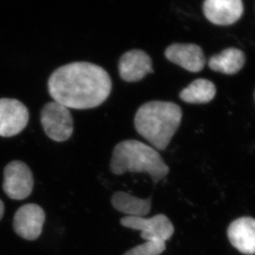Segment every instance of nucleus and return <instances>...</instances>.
<instances>
[{
    "label": "nucleus",
    "instance_id": "1",
    "mask_svg": "<svg viewBox=\"0 0 255 255\" xmlns=\"http://www.w3.org/2000/svg\"><path fill=\"white\" fill-rule=\"evenodd\" d=\"M54 101L66 108L87 110L101 106L112 90L108 72L91 62H76L57 68L47 82Z\"/></svg>",
    "mask_w": 255,
    "mask_h": 255
},
{
    "label": "nucleus",
    "instance_id": "2",
    "mask_svg": "<svg viewBox=\"0 0 255 255\" xmlns=\"http://www.w3.org/2000/svg\"><path fill=\"white\" fill-rule=\"evenodd\" d=\"M182 118V109L169 101H149L140 106L134 117L137 132L153 148L164 150L177 132Z\"/></svg>",
    "mask_w": 255,
    "mask_h": 255
},
{
    "label": "nucleus",
    "instance_id": "3",
    "mask_svg": "<svg viewBox=\"0 0 255 255\" xmlns=\"http://www.w3.org/2000/svg\"><path fill=\"white\" fill-rule=\"evenodd\" d=\"M110 166L111 172L116 175L147 172L154 184L169 172V167L157 150L133 139L124 140L116 145Z\"/></svg>",
    "mask_w": 255,
    "mask_h": 255
},
{
    "label": "nucleus",
    "instance_id": "4",
    "mask_svg": "<svg viewBox=\"0 0 255 255\" xmlns=\"http://www.w3.org/2000/svg\"><path fill=\"white\" fill-rule=\"evenodd\" d=\"M41 124L47 137L56 142H64L73 133V119L68 108L53 101L42 108Z\"/></svg>",
    "mask_w": 255,
    "mask_h": 255
},
{
    "label": "nucleus",
    "instance_id": "5",
    "mask_svg": "<svg viewBox=\"0 0 255 255\" xmlns=\"http://www.w3.org/2000/svg\"><path fill=\"white\" fill-rule=\"evenodd\" d=\"M122 226L141 231L140 236L146 241H168L174 233V226L168 217L158 214L151 218L126 216L121 220Z\"/></svg>",
    "mask_w": 255,
    "mask_h": 255
},
{
    "label": "nucleus",
    "instance_id": "6",
    "mask_svg": "<svg viewBox=\"0 0 255 255\" xmlns=\"http://www.w3.org/2000/svg\"><path fill=\"white\" fill-rule=\"evenodd\" d=\"M32 172L24 162L12 161L5 167L2 188L12 200H23L30 196L33 189Z\"/></svg>",
    "mask_w": 255,
    "mask_h": 255
},
{
    "label": "nucleus",
    "instance_id": "7",
    "mask_svg": "<svg viewBox=\"0 0 255 255\" xmlns=\"http://www.w3.org/2000/svg\"><path fill=\"white\" fill-rule=\"evenodd\" d=\"M29 113L27 107L15 99H0V136L12 137L27 126Z\"/></svg>",
    "mask_w": 255,
    "mask_h": 255
},
{
    "label": "nucleus",
    "instance_id": "8",
    "mask_svg": "<svg viewBox=\"0 0 255 255\" xmlns=\"http://www.w3.org/2000/svg\"><path fill=\"white\" fill-rule=\"evenodd\" d=\"M46 219L44 211L36 204L21 206L14 215L13 230L17 236L27 241H35L42 234Z\"/></svg>",
    "mask_w": 255,
    "mask_h": 255
},
{
    "label": "nucleus",
    "instance_id": "9",
    "mask_svg": "<svg viewBox=\"0 0 255 255\" xmlns=\"http://www.w3.org/2000/svg\"><path fill=\"white\" fill-rule=\"evenodd\" d=\"M118 68L121 78L126 82H137L147 74L153 73L151 57L140 49L129 50L124 53Z\"/></svg>",
    "mask_w": 255,
    "mask_h": 255
},
{
    "label": "nucleus",
    "instance_id": "10",
    "mask_svg": "<svg viewBox=\"0 0 255 255\" xmlns=\"http://www.w3.org/2000/svg\"><path fill=\"white\" fill-rule=\"evenodd\" d=\"M204 14L214 24L228 26L237 22L244 12L242 0H205Z\"/></svg>",
    "mask_w": 255,
    "mask_h": 255
},
{
    "label": "nucleus",
    "instance_id": "11",
    "mask_svg": "<svg viewBox=\"0 0 255 255\" xmlns=\"http://www.w3.org/2000/svg\"><path fill=\"white\" fill-rule=\"evenodd\" d=\"M168 61L191 72H199L206 65V57L201 47L196 44L174 43L165 50Z\"/></svg>",
    "mask_w": 255,
    "mask_h": 255
},
{
    "label": "nucleus",
    "instance_id": "12",
    "mask_svg": "<svg viewBox=\"0 0 255 255\" xmlns=\"http://www.w3.org/2000/svg\"><path fill=\"white\" fill-rule=\"evenodd\" d=\"M227 235L231 245L244 255H255V219L241 217L229 226Z\"/></svg>",
    "mask_w": 255,
    "mask_h": 255
},
{
    "label": "nucleus",
    "instance_id": "13",
    "mask_svg": "<svg viewBox=\"0 0 255 255\" xmlns=\"http://www.w3.org/2000/svg\"><path fill=\"white\" fill-rule=\"evenodd\" d=\"M111 204L114 208L127 216L143 217L151 211L152 197L140 199L125 191H117L112 196Z\"/></svg>",
    "mask_w": 255,
    "mask_h": 255
},
{
    "label": "nucleus",
    "instance_id": "14",
    "mask_svg": "<svg viewBox=\"0 0 255 255\" xmlns=\"http://www.w3.org/2000/svg\"><path fill=\"white\" fill-rule=\"evenodd\" d=\"M246 63V55L238 48H227L209 60V67L212 71L234 75L238 73Z\"/></svg>",
    "mask_w": 255,
    "mask_h": 255
},
{
    "label": "nucleus",
    "instance_id": "15",
    "mask_svg": "<svg viewBox=\"0 0 255 255\" xmlns=\"http://www.w3.org/2000/svg\"><path fill=\"white\" fill-rule=\"evenodd\" d=\"M216 94V86L206 79H197L180 93V98L186 103L206 104L212 101Z\"/></svg>",
    "mask_w": 255,
    "mask_h": 255
},
{
    "label": "nucleus",
    "instance_id": "16",
    "mask_svg": "<svg viewBox=\"0 0 255 255\" xmlns=\"http://www.w3.org/2000/svg\"><path fill=\"white\" fill-rule=\"evenodd\" d=\"M165 243L163 241H146L144 244L131 249L124 255H160L166 250Z\"/></svg>",
    "mask_w": 255,
    "mask_h": 255
},
{
    "label": "nucleus",
    "instance_id": "17",
    "mask_svg": "<svg viewBox=\"0 0 255 255\" xmlns=\"http://www.w3.org/2000/svg\"><path fill=\"white\" fill-rule=\"evenodd\" d=\"M3 213H4V205L2 203V201L0 200V221L2 218Z\"/></svg>",
    "mask_w": 255,
    "mask_h": 255
},
{
    "label": "nucleus",
    "instance_id": "18",
    "mask_svg": "<svg viewBox=\"0 0 255 255\" xmlns=\"http://www.w3.org/2000/svg\"></svg>",
    "mask_w": 255,
    "mask_h": 255
}]
</instances>
